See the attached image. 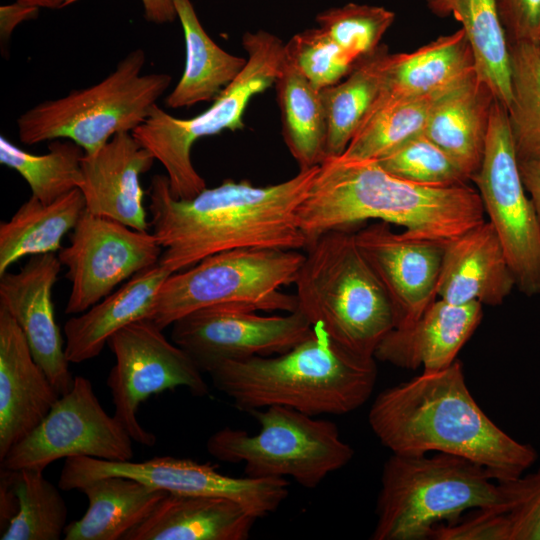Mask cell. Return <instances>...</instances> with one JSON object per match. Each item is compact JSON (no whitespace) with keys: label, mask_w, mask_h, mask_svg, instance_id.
<instances>
[{"label":"cell","mask_w":540,"mask_h":540,"mask_svg":"<svg viewBox=\"0 0 540 540\" xmlns=\"http://www.w3.org/2000/svg\"><path fill=\"white\" fill-rule=\"evenodd\" d=\"M376 221L355 231L356 243L383 284L396 326L414 323L436 300L446 243L394 232Z\"/></svg>","instance_id":"e0dca14e"},{"label":"cell","mask_w":540,"mask_h":540,"mask_svg":"<svg viewBox=\"0 0 540 540\" xmlns=\"http://www.w3.org/2000/svg\"><path fill=\"white\" fill-rule=\"evenodd\" d=\"M185 41L183 74L165 98L178 109L214 100L241 73L247 59L220 48L206 33L191 0H173Z\"/></svg>","instance_id":"83f0119b"},{"label":"cell","mask_w":540,"mask_h":540,"mask_svg":"<svg viewBox=\"0 0 540 540\" xmlns=\"http://www.w3.org/2000/svg\"><path fill=\"white\" fill-rule=\"evenodd\" d=\"M505 502L499 513L502 540H540V468L501 482Z\"/></svg>","instance_id":"ab89813d"},{"label":"cell","mask_w":540,"mask_h":540,"mask_svg":"<svg viewBox=\"0 0 540 540\" xmlns=\"http://www.w3.org/2000/svg\"><path fill=\"white\" fill-rule=\"evenodd\" d=\"M242 43L248 54L247 64L206 111L181 119L155 104L147 119L132 132L164 167L176 199H191L207 187L191 160L193 144L223 130L244 128L242 118L250 99L275 84L280 73L285 44L277 36L263 30L248 32Z\"/></svg>","instance_id":"ba28073f"},{"label":"cell","mask_w":540,"mask_h":540,"mask_svg":"<svg viewBox=\"0 0 540 540\" xmlns=\"http://www.w3.org/2000/svg\"><path fill=\"white\" fill-rule=\"evenodd\" d=\"M257 519L229 498L167 493L123 540H246Z\"/></svg>","instance_id":"603a6c76"},{"label":"cell","mask_w":540,"mask_h":540,"mask_svg":"<svg viewBox=\"0 0 540 540\" xmlns=\"http://www.w3.org/2000/svg\"><path fill=\"white\" fill-rule=\"evenodd\" d=\"M317 169L268 186L226 179L191 199L174 198L167 176H153L149 212L151 232L162 247L159 264L174 273L233 249L306 248L297 209Z\"/></svg>","instance_id":"6da1fadb"},{"label":"cell","mask_w":540,"mask_h":540,"mask_svg":"<svg viewBox=\"0 0 540 540\" xmlns=\"http://www.w3.org/2000/svg\"><path fill=\"white\" fill-rule=\"evenodd\" d=\"M516 286L499 238L484 221L446 243L437 297L453 304L501 305Z\"/></svg>","instance_id":"7402d4cb"},{"label":"cell","mask_w":540,"mask_h":540,"mask_svg":"<svg viewBox=\"0 0 540 540\" xmlns=\"http://www.w3.org/2000/svg\"><path fill=\"white\" fill-rule=\"evenodd\" d=\"M170 274L158 263L135 274L80 315L68 319L64 325L67 360L81 363L97 357L114 333L149 318L157 293Z\"/></svg>","instance_id":"d4e9b609"},{"label":"cell","mask_w":540,"mask_h":540,"mask_svg":"<svg viewBox=\"0 0 540 540\" xmlns=\"http://www.w3.org/2000/svg\"><path fill=\"white\" fill-rule=\"evenodd\" d=\"M80 491L87 496L88 508L67 525L65 540H123L168 493L124 476L99 478Z\"/></svg>","instance_id":"4316f807"},{"label":"cell","mask_w":540,"mask_h":540,"mask_svg":"<svg viewBox=\"0 0 540 540\" xmlns=\"http://www.w3.org/2000/svg\"><path fill=\"white\" fill-rule=\"evenodd\" d=\"M298 271L297 309L338 345L374 358L396 326L392 302L359 249L352 228L327 231L306 246Z\"/></svg>","instance_id":"5b68a950"},{"label":"cell","mask_w":540,"mask_h":540,"mask_svg":"<svg viewBox=\"0 0 540 540\" xmlns=\"http://www.w3.org/2000/svg\"><path fill=\"white\" fill-rule=\"evenodd\" d=\"M285 55L319 90L340 82L357 62L320 27L294 35L285 44Z\"/></svg>","instance_id":"f35d334b"},{"label":"cell","mask_w":540,"mask_h":540,"mask_svg":"<svg viewBox=\"0 0 540 540\" xmlns=\"http://www.w3.org/2000/svg\"><path fill=\"white\" fill-rule=\"evenodd\" d=\"M16 2L36 8L60 9L71 4V0H15Z\"/></svg>","instance_id":"f6af8a7d"},{"label":"cell","mask_w":540,"mask_h":540,"mask_svg":"<svg viewBox=\"0 0 540 540\" xmlns=\"http://www.w3.org/2000/svg\"><path fill=\"white\" fill-rule=\"evenodd\" d=\"M78 0H71V4ZM145 19L156 24L173 22L177 18L173 0H141Z\"/></svg>","instance_id":"ee69618b"},{"label":"cell","mask_w":540,"mask_h":540,"mask_svg":"<svg viewBox=\"0 0 540 540\" xmlns=\"http://www.w3.org/2000/svg\"><path fill=\"white\" fill-rule=\"evenodd\" d=\"M145 59L137 48L98 83L29 108L16 121L19 140L34 145L67 139L93 154L116 134L133 132L172 80L166 73L143 74Z\"/></svg>","instance_id":"52a82bcc"},{"label":"cell","mask_w":540,"mask_h":540,"mask_svg":"<svg viewBox=\"0 0 540 540\" xmlns=\"http://www.w3.org/2000/svg\"><path fill=\"white\" fill-rule=\"evenodd\" d=\"M84 210L79 188L49 204L31 196L8 221L0 223V275L25 256L58 252Z\"/></svg>","instance_id":"f546056e"},{"label":"cell","mask_w":540,"mask_h":540,"mask_svg":"<svg viewBox=\"0 0 540 540\" xmlns=\"http://www.w3.org/2000/svg\"><path fill=\"white\" fill-rule=\"evenodd\" d=\"M107 476L133 478L168 493L229 498L258 519L275 512L289 495V482L285 478L232 477L210 463L172 456L143 462L68 457L58 486L63 491H80L86 484Z\"/></svg>","instance_id":"4fadbf2b"},{"label":"cell","mask_w":540,"mask_h":540,"mask_svg":"<svg viewBox=\"0 0 540 540\" xmlns=\"http://www.w3.org/2000/svg\"><path fill=\"white\" fill-rule=\"evenodd\" d=\"M540 46V45H539Z\"/></svg>","instance_id":"bcb514c9"},{"label":"cell","mask_w":540,"mask_h":540,"mask_svg":"<svg viewBox=\"0 0 540 540\" xmlns=\"http://www.w3.org/2000/svg\"><path fill=\"white\" fill-rule=\"evenodd\" d=\"M59 396L23 331L0 306V461L40 424Z\"/></svg>","instance_id":"ffe728a7"},{"label":"cell","mask_w":540,"mask_h":540,"mask_svg":"<svg viewBox=\"0 0 540 540\" xmlns=\"http://www.w3.org/2000/svg\"><path fill=\"white\" fill-rule=\"evenodd\" d=\"M84 150L75 142L55 139L48 152L37 155L27 152L0 136V163L22 176L33 197L49 204L79 188Z\"/></svg>","instance_id":"d6a6232c"},{"label":"cell","mask_w":540,"mask_h":540,"mask_svg":"<svg viewBox=\"0 0 540 540\" xmlns=\"http://www.w3.org/2000/svg\"><path fill=\"white\" fill-rule=\"evenodd\" d=\"M439 94L376 101L341 155L350 159L377 160L423 133L433 101Z\"/></svg>","instance_id":"836d02e7"},{"label":"cell","mask_w":540,"mask_h":540,"mask_svg":"<svg viewBox=\"0 0 540 540\" xmlns=\"http://www.w3.org/2000/svg\"><path fill=\"white\" fill-rule=\"evenodd\" d=\"M476 73L469 40L459 29L410 53L388 54L379 100L418 98L442 93Z\"/></svg>","instance_id":"484cf974"},{"label":"cell","mask_w":540,"mask_h":540,"mask_svg":"<svg viewBox=\"0 0 540 540\" xmlns=\"http://www.w3.org/2000/svg\"><path fill=\"white\" fill-rule=\"evenodd\" d=\"M481 197L517 288L540 294V221L523 185L506 108L495 99L484 158L471 178Z\"/></svg>","instance_id":"8fae6325"},{"label":"cell","mask_w":540,"mask_h":540,"mask_svg":"<svg viewBox=\"0 0 540 540\" xmlns=\"http://www.w3.org/2000/svg\"><path fill=\"white\" fill-rule=\"evenodd\" d=\"M207 373L239 410L279 405L311 416L358 409L371 397L377 380L375 358L343 348L318 326L284 353L222 361Z\"/></svg>","instance_id":"277c9868"},{"label":"cell","mask_w":540,"mask_h":540,"mask_svg":"<svg viewBox=\"0 0 540 540\" xmlns=\"http://www.w3.org/2000/svg\"><path fill=\"white\" fill-rule=\"evenodd\" d=\"M284 141L299 170L319 166L326 159L327 113L321 90L285 55L275 81Z\"/></svg>","instance_id":"4dcf8cb0"},{"label":"cell","mask_w":540,"mask_h":540,"mask_svg":"<svg viewBox=\"0 0 540 540\" xmlns=\"http://www.w3.org/2000/svg\"><path fill=\"white\" fill-rule=\"evenodd\" d=\"M388 49L360 58L344 81L321 90L327 113L326 158L343 154L378 99Z\"/></svg>","instance_id":"1f68e13d"},{"label":"cell","mask_w":540,"mask_h":540,"mask_svg":"<svg viewBox=\"0 0 540 540\" xmlns=\"http://www.w3.org/2000/svg\"><path fill=\"white\" fill-rule=\"evenodd\" d=\"M495 99L475 73L439 94L428 115L423 133L459 165L469 180L484 158Z\"/></svg>","instance_id":"cb8c5ba5"},{"label":"cell","mask_w":540,"mask_h":540,"mask_svg":"<svg viewBox=\"0 0 540 540\" xmlns=\"http://www.w3.org/2000/svg\"><path fill=\"white\" fill-rule=\"evenodd\" d=\"M370 219L444 242L485 221L481 197L467 183L423 186L389 173L375 159L327 157L297 209L307 245L327 231Z\"/></svg>","instance_id":"3957f363"},{"label":"cell","mask_w":540,"mask_h":540,"mask_svg":"<svg viewBox=\"0 0 540 540\" xmlns=\"http://www.w3.org/2000/svg\"><path fill=\"white\" fill-rule=\"evenodd\" d=\"M521 179L540 221V159L518 160Z\"/></svg>","instance_id":"7bdbcfd3"},{"label":"cell","mask_w":540,"mask_h":540,"mask_svg":"<svg viewBox=\"0 0 540 540\" xmlns=\"http://www.w3.org/2000/svg\"><path fill=\"white\" fill-rule=\"evenodd\" d=\"M389 173L414 184L450 187L469 178L459 165L424 133H420L377 159Z\"/></svg>","instance_id":"8d00e7d4"},{"label":"cell","mask_w":540,"mask_h":540,"mask_svg":"<svg viewBox=\"0 0 540 540\" xmlns=\"http://www.w3.org/2000/svg\"><path fill=\"white\" fill-rule=\"evenodd\" d=\"M508 43L540 45V0H496Z\"/></svg>","instance_id":"60d3db41"},{"label":"cell","mask_w":540,"mask_h":540,"mask_svg":"<svg viewBox=\"0 0 540 540\" xmlns=\"http://www.w3.org/2000/svg\"><path fill=\"white\" fill-rule=\"evenodd\" d=\"M162 247L152 232L132 229L84 210L58 259L71 291L66 314H80L121 283L159 263Z\"/></svg>","instance_id":"9a60e30c"},{"label":"cell","mask_w":540,"mask_h":540,"mask_svg":"<svg viewBox=\"0 0 540 540\" xmlns=\"http://www.w3.org/2000/svg\"><path fill=\"white\" fill-rule=\"evenodd\" d=\"M39 8L30 7L18 2L0 7V39L1 46L7 45L15 27L23 21L34 19Z\"/></svg>","instance_id":"b9f144b4"},{"label":"cell","mask_w":540,"mask_h":540,"mask_svg":"<svg viewBox=\"0 0 540 540\" xmlns=\"http://www.w3.org/2000/svg\"><path fill=\"white\" fill-rule=\"evenodd\" d=\"M304 256L277 248H240L210 255L166 278L148 319L164 330L193 311L220 304L295 311L296 295L280 288L295 282Z\"/></svg>","instance_id":"9c48e42d"},{"label":"cell","mask_w":540,"mask_h":540,"mask_svg":"<svg viewBox=\"0 0 540 540\" xmlns=\"http://www.w3.org/2000/svg\"><path fill=\"white\" fill-rule=\"evenodd\" d=\"M512 100L507 109L518 160L540 159V46L509 43Z\"/></svg>","instance_id":"d590c367"},{"label":"cell","mask_w":540,"mask_h":540,"mask_svg":"<svg viewBox=\"0 0 540 540\" xmlns=\"http://www.w3.org/2000/svg\"><path fill=\"white\" fill-rule=\"evenodd\" d=\"M394 19V12L384 7L356 3L331 8L316 16L319 27L356 61L378 48Z\"/></svg>","instance_id":"74e56055"},{"label":"cell","mask_w":540,"mask_h":540,"mask_svg":"<svg viewBox=\"0 0 540 540\" xmlns=\"http://www.w3.org/2000/svg\"><path fill=\"white\" fill-rule=\"evenodd\" d=\"M256 312L238 304L202 308L175 321L171 339L207 372L222 361L284 353L314 331L298 309L285 315Z\"/></svg>","instance_id":"2e32d148"},{"label":"cell","mask_w":540,"mask_h":540,"mask_svg":"<svg viewBox=\"0 0 540 540\" xmlns=\"http://www.w3.org/2000/svg\"><path fill=\"white\" fill-rule=\"evenodd\" d=\"M368 422L392 453L461 456L486 468L498 482L521 477L537 459L532 446L509 436L481 409L458 359L380 392Z\"/></svg>","instance_id":"7a4b0ae2"},{"label":"cell","mask_w":540,"mask_h":540,"mask_svg":"<svg viewBox=\"0 0 540 540\" xmlns=\"http://www.w3.org/2000/svg\"><path fill=\"white\" fill-rule=\"evenodd\" d=\"M152 320L135 321L114 333L107 345L115 356L107 386L115 407L114 416L134 442L152 447L156 436L137 419L142 402L154 394L177 387L194 396H205L209 387L192 357L169 341Z\"/></svg>","instance_id":"7c38bea8"},{"label":"cell","mask_w":540,"mask_h":540,"mask_svg":"<svg viewBox=\"0 0 540 540\" xmlns=\"http://www.w3.org/2000/svg\"><path fill=\"white\" fill-rule=\"evenodd\" d=\"M10 471V470H9ZM12 472L17 511L1 533V540H58L67 527L68 508L59 489L42 470Z\"/></svg>","instance_id":"e575fe53"},{"label":"cell","mask_w":540,"mask_h":540,"mask_svg":"<svg viewBox=\"0 0 540 540\" xmlns=\"http://www.w3.org/2000/svg\"><path fill=\"white\" fill-rule=\"evenodd\" d=\"M483 316L482 304H453L436 299L412 324L393 328L374 358L398 368L439 371L450 366Z\"/></svg>","instance_id":"44dd1931"},{"label":"cell","mask_w":540,"mask_h":540,"mask_svg":"<svg viewBox=\"0 0 540 540\" xmlns=\"http://www.w3.org/2000/svg\"><path fill=\"white\" fill-rule=\"evenodd\" d=\"M501 482L461 456L396 454L384 463L373 540H425L435 526L476 509L502 508Z\"/></svg>","instance_id":"8992f818"},{"label":"cell","mask_w":540,"mask_h":540,"mask_svg":"<svg viewBox=\"0 0 540 540\" xmlns=\"http://www.w3.org/2000/svg\"><path fill=\"white\" fill-rule=\"evenodd\" d=\"M133 438L123 424L106 413L91 381L74 377L40 424L1 460L5 470H44L74 456L111 461L132 460Z\"/></svg>","instance_id":"5bb4252c"},{"label":"cell","mask_w":540,"mask_h":540,"mask_svg":"<svg viewBox=\"0 0 540 540\" xmlns=\"http://www.w3.org/2000/svg\"><path fill=\"white\" fill-rule=\"evenodd\" d=\"M154 161L132 132L118 133L97 152L85 154L79 186L85 210L135 230L149 231L140 177Z\"/></svg>","instance_id":"d6986e66"},{"label":"cell","mask_w":540,"mask_h":540,"mask_svg":"<svg viewBox=\"0 0 540 540\" xmlns=\"http://www.w3.org/2000/svg\"><path fill=\"white\" fill-rule=\"evenodd\" d=\"M61 267L57 254L46 253L30 256L17 273L0 275V306L15 319L35 360L60 395L74 381L52 300Z\"/></svg>","instance_id":"ac0fdd59"},{"label":"cell","mask_w":540,"mask_h":540,"mask_svg":"<svg viewBox=\"0 0 540 540\" xmlns=\"http://www.w3.org/2000/svg\"><path fill=\"white\" fill-rule=\"evenodd\" d=\"M259 430L249 434L224 427L207 440L215 459L244 463L245 476L293 478L299 485L316 488L330 473L346 466L354 456L334 422L285 406L249 412Z\"/></svg>","instance_id":"30bf717a"},{"label":"cell","mask_w":540,"mask_h":540,"mask_svg":"<svg viewBox=\"0 0 540 540\" xmlns=\"http://www.w3.org/2000/svg\"><path fill=\"white\" fill-rule=\"evenodd\" d=\"M437 17L453 16L465 32L475 58L476 74L506 108L512 100L509 43L496 0H424Z\"/></svg>","instance_id":"f1b7e54d"}]
</instances>
